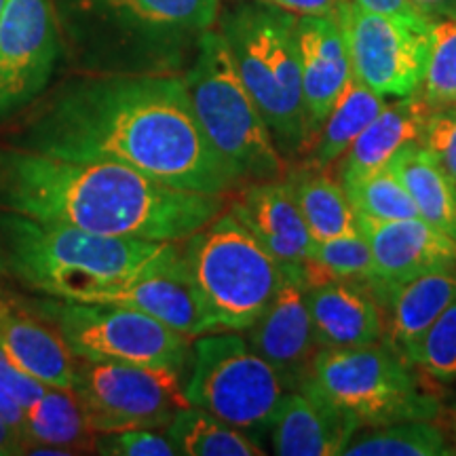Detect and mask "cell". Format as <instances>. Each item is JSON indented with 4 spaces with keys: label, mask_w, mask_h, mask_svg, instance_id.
Masks as SVG:
<instances>
[{
    "label": "cell",
    "mask_w": 456,
    "mask_h": 456,
    "mask_svg": "<svg viewBox=\"0 0 456 456\" xmlns=\"http://www.w3.org/2000/svg\"><path fill=\"white\" fill-rule=\"evenodd\" d=\"M7 125L0 144L125 165L182 191L228 197L245 184L209 142L178 74H87Z\"/></svg>",
    "instance_id": "cell-1"
},
{
    "label": "cell",
    "mask_w": 456,
    "mask_h": 456,
    "mask_svg": "<svg viewBox=\"0 0 456 456\" xmlns=\"http://www.w3.org/2000/svg\"><path fill=\"white\" fill-rule=\"evenodd\" d=\"M226 195L182 191L125 165L0 144V209L47 224L184 243L226 212Z\"/></svg>",
    "instance_id": "cell-2"
},
{
    "label": "cell",
    "mask_w": 456,
    "mask_h": 456,
    "mask_svg": "<svg viewBox=\"0 0 456 456\" xmlns=\"http://www.w3.org/2000/svg\"><path fill=\"white\" fill-rule=\"evenodd\" d=\"M0 254L9 279L28 292L100 302L178 260L182 243L98 235L0 209Z\"/></svg>",
    "instance_id": "cell-3"
},
{
    "label": "cell",
    "mask_w": 456,
    "mask_h": 456,
    "mask_svg": "<svg viewBox=\"0 0 456 456\" xmlns=\"http://www.w3.org/2000/svg\"><path fill=\"white\" fill-rule=\"evenodd\" d=\"M61 43L87 74H171L220 0H53Z\"/></svg>",
    "instance_id": "cell-4"
},
{
    "label": "cell",
    "mask_w": 456,
    "mask_h": 456,
    "mask_svg": "<svg viewBox=\"0 0 456 456\" xmlns=\"http://www.w3.org/2000/svg\"><path fill=\"white\" fill-rule=\"evenodd\" d=\"M220 32L281 155L309 144L296 15L271 4H241L220 20Z\"/></svg>",
    "instance_id": "cell-5"
},
{
    "label": "cell",
    "mask_w": 456,
    "mask_h": 456,
    "mask_svg": "<svg viewBox=\"0 0 456 456\" xmlns=\"http://www.w3.org/2000/svg\"><path fill=\"white\" fill-rule=\"evenodd\" d=\"M192 108L216 151L243 182L283 180V155L256 106L220 30L197 38V53L184 74Z\"/></svg>",
    "instance_id": "cell-6"
},
{
    "label": "cell",
    "mask_w": 456,
    "mask_h": 456,
    "mask_svg": "<svg viewBox=\"0 0 456 456\" xmlns=\"http://www.w3.org/2000/svg\"><path fill=\"white\" fill-rule=\"evenodd\" d=\"M182 252L220 332H245L254 326L285 279V265L231 212H222L188 237Z\"/></svg>",
    "instance_id": "cell-7"
},
{
    "label": "cell",
    "mask_w": 456,
    "mask_h": 456,
    "mask_svg": "<svg viewBox=\"0 0 456 456\" xmlns=\"http://www.w3.org/2000/svg\"><path fill=\"white\" fill-rule=\"evenodd\" d=\"M300 389L326 399L359 429L440 414V402L420 389L410 363L391 346L317 349Z\"/></svg>",
    "instance_id": "cell-8"
},
{
    "label": "cell",
    "mask_w": 456,
    "mask_h": 456,
    "mask_svg": "<svg viewBox=\"0 0 456 456\" xmlns=\"http://www.w3.org/2000/svg\"><path fill=\"white\" fill-rule=\"evenodd\" d=\"M20 298L60 332L78 359L169 370L182 376L191 368L192 338L138 309L41 294Z\"/></svg>",
    "instance_id": "cell-9"
},
{
    "label": "cell",
    "mask_w": 456,
    "mask_h": 456,
    "mask_svg": "<svg viewBox=\"0 0 456 456\" xmlns=\"http://www.w3.org/2000/svg\"><path fill=\"white\" fill-rule=\"evenodd\" d=\"M285 393L275 368L239 332H212L192 340L184 383L188 406L260 436L271 429Z\"/></svg>",
    "instance_id": "cell-10"
},
{
    "label": "cell",
    "mask_w": 456,
    "mask_h": 456,
    "mask_svg": "<svg viewBox=\"0 0 456 456\" xmlns=\"http://www.w3.org/2000/svg\"><path fill=\"white\" fill-rule=\"evenodd\" d=\"M184 383L169 370L81 359L74 393L94 433L167 429L188 406Z\"/></svg>",
    "instance_id": "cell-11"
},
{
    "label": "cell",
    "mask_w": 456,
    "mask_h": 456,
    "mask_svg": "<svg viewBox=\"0 0 456 456\" xmlns=\"http://www.w3.org/2000/svg\"><path fill=\"white\" fill-rule=\"evenodd\" d=\"M353 74L383 98H408L420 91L431 30L397 17L374 13L345 0L338 11Z\"/></svg>",
    "instance_id": "cell-12"
},
{
    "label": "cell",
    "mask_w": 456,
    "mask_h": 456,
    "mask_svg": "<svg viewBox=\"0 0 456 456\" xmlns=\"http://www.w3.org/2000/svg\"><path fill=\"white\" fill-rule=\"evenodd\" d=\"M61 53L53 0H7L0 15V127L45 95Z\"/></svg>",
    "instance_id": "cell-13"
},
{
    "label": "cell",
    "mask_w": 456,
    "mask_h": 456,
    "mask_svg": "<svg viewBox=\"0 0 456 456\" xmlns=\"http://www.w3.org/2000/svg\"><path fill=\"white\" fill-rule=\"evenodd\" d=\"M306 277L300 266H285V279L275 298L254 326L245 330V340L262 359L275 368L288 391L300 389L309 374L317 340L306 302Z\"/></svg>",
    "instance_id": "cell-14"
},
{
    "label": "cell",
    "mask_w": 456,
    "mask_h": 456,
    "mask_svg": "<svg viewBox=\"0 0 456 456\" xmlns=\"http://www.w3.org/2000/svg\"><path fill=\"white\" fill-rule=\"evenodd\" d=\"M357 226L374 258V281L380 300L387 289L433 271H456V239L423 218L372 220L357 216Z\"/></svg>",
    "instance_id": "cell-15"
},
{
    "label": "cell",
    "mask_w": 456,
    "mask_h": 456,
    "mask_svg": "<svg viewBox=\"0 0 456 456\" xmlns=\"http://www.w3.org/2000/svg\"><path fill=\"white\" fill-rule=\"evenodd\" d=\"M231 212L285 266L305 269L315 237L302 218L285 180L245 182L228 195Z\"/></svg>",
    "instance_id": "cell-16"
},
{
    "label": "cell",
    "mask_w": 456,
    "mask_h": 456,
    "mask_svg": "<svg viewBox=\"0 0 456 456\" xmlns=\"http://www.w3.org/2000/svg\"><path fill=\"white\" fill-rule=\"evenodd\" d=\"M0 349L38 383L72 391L77 387L81 359L51 323L4 289H0Z\"/></svg>",
    "instance_id": "cell-17"
},
{
    "label": "cell",
    "mask_w": 456,
    "mask_h": 456,
    "mask_svg": "<svg viewBox=\"0 0 456 456\" xmlns=\"http://www.w3.org/2000/svg\"><path fill=\"white\" fill-rule=\"evenodd\" d=\"M296 41L311 144L353 77V68L338 15L296 17Z\"/></svg>",
    "instance_id": "cell-18"
},
{
    "label": "cell",
    "mask_w": 456,
    "mask_h": 456,
    "mask_svg": "<svg viewBox=\"0 0 456 456\" xmlns=\"http://www.w3.org/2000/svg\"><path fill=\"white\" fill-rule=\"evenodd\" d=\"M306 302L319 349H351L383 340V306L368 283L332 279L309 285Z\"/></svg>",
    "instance_id": "cell-19"
},
{
    "label": "cell",
    "mask_w": 456,
    "mask_h": 456,
    "mask_svg": "<svg viewBox=\"0 0 456 456\" xmlns=\"http://www.w3.org/2000/svg\"><path fill=\"white\" fill-rule=\"evenodd\" d=\"M100 302L138 309L192 340L203 334L220 332L188 273L184 252L171 265L114 289Z\"/></svg>",
    "instance_id": "cell-20"
},
{
    "label": "cell",
    "mask_w": 456,
    "mask_h": 456,
    "mask_svg": "<svg viewBox=\"0 0 456 456\" xmlns=\"http://www.w3.org/2000/svg\"><path fill=\"white\" fill-rule=\"evenodd\" d=\"M359 425L332 403L306 389L288 391L271 425L273 452L279 456H336Z\"/></svg>",
    "instance_id": "cell-21"
},
{
    "label": "cell",
    "mask_w": 456,
    "mask_h": 456,
    "mask_svg": "<svg viewBox=\"0 0 456 456\" xmlns=\"http://www.w3.org/2000/svg\"><path fill=\"white\" fill-rule=\"evenodd\" d=\"M429 112L420 94L387 104L342 157V182L383 169L402 148L420 144Z\"/></svg>",
    "instance_id": "cell-22"
},
{
    "label": "cell",
    "mask_w": 456,
    "mask_h": 456,
    "mask_svg": "<svg viewBox=\"0 0 456 456\" xmlns=\"http://www.w3.org/2000/svg\"><path fill=\"white\" fill-rule=\"evenodd\" d=\"M454 300L456 271L425 273L387 289L379 302L389 311L391 349L403 357Z\"/></svg>",
    "instance_id": "cell-23"
},
{
    "label": "cell",
    "mask_w": 456,
    "mask_h": 456,
    "mask_svg": "<svg viewBox=\"0 0 456 456\" xmlns=\"http://www.w3.org/2000/svg\"><path fill=\"white\" fill-rule=\"evenodd\" d=\"M24 436L26 454H34L41 448L81 454L94 450L98 433L91 431L77 393L47 387L43 395L24 410Z\"/></svg>",
    "instance_id": "cell-24"
},
{
    "label": "cell",
    "mask_w": 456,
    "mask_h": 456,
    "mask_svg": "<svg viewBox=\"0 0 456 456\" xmlns=\"http://www.w3.org/2000/svg\"><path fill=\"white\" fill-rule=\"evenodd\" d=\"M389 167L406 186L420 218L456 239V186L423 144H410L391 159Z\"/></svg>",
    "instance_id": "cell-25"
},
{
    "label": "cell",
    "mask_w": 456,
    "mask_h": 456,
    "mask_svg": "<svg viewBox=\"0 0 456 456\" xmlns=\"http://www.w3.org/2000/svg\"><path fill=\"white\" fill-rule=\"evenodd\" d=\"M283 180L288 182L315 241L359 232L357 212L346 197L345 186L342 182L330 178L326 169L309 165L292 171Z\"/></svg>",
    "instance_id": "cell-26"
},
{
    "label": "cell",
    "mask_w": 456,
    "mask_h": 456,
    "mask_svg": "<svg viewBox=\"0 0 456 456\" xmlns=\"http://www.w3.org/2000/svg\"><path fill=\"white\" fill-rule=\"evenodd\" d=\"M385 106L383 95L366 87L353 74L313 140V167L328 169L345 157L359 134L379 117Z\"/></svg>",
    "instance_id": "cell-27"
},
{
    "label": "cell",
    "mask_w": 456,
    "mask_h": 456,
    "mask_svg": "<svg viewBox=\"0 0 456 456\" xmlns=\"http://www.w3.org/2000/svg\"><path fill=\"white\" fill-rule=\"evenodd\" d=\"M178 454L186 456H265L258 440L201 408H182L167 425Z\"/></svg>",
    "instance_id": "cell-28"
},
{
    "label": "cell",
    "mask_w": 456,
    "mask_h": 456,
    "mask_svg": "<svg viewBox=\"0 0 456 456\" xmlns=\"http://www.w3.org/2000/svg\"><path fill=\"white\" fill-rule=\"evenodd\" d=\"M456 450L436 420H402L363 427L346 444V456H446Z\"/></svg>",
    "instance_id": "cell-29"
},
{
    "label": "cell",
    "mask_w": 456,
    "mask_h": 456,
    "mask_svg": "<svg viewBox=\"0 0 456 456\" xmlns=\"http://www.w3.org/2000/svg\"><path fill=\"white\" fill-rule=\"evenodd\" d=\"M306 285L323 281H374V258L362 232L319 239L313 245L311 260L305 266Z\"/></svg>",
    "instance_id": "cell-30"
},
{
    "label": "cell",
    "mask_w": 456,
    "mask_h": 456,
    "mask_svg": "<svg viewBox=\"0 0 456 456\" xmlns=\"http://www.w3.org/2000/svg\"><path fill=\"white\" fill-rule=\"evenodd\" d=\"M346 197L357 216L372 220H406L420 218L419 209L389 165L370 171L349 182H342Z\"/></svg>",
    "instance_id": "cell-31"
},
{
    "label": "cell",
    "mask_w": 456,
    "mask_h": 456,
    "mask_svg": "<svg viewBox=\"0 0 456 456\" xmlns=\"http://www.w3.org/2000/svg\"><path fill=\"white\" fill-rule=\"evenodd\" d=\"M419 94L429 108L456 104V17L433 21Z\"/></svg>",
    "instance_id": "cell-32"
},
{
    "label": "cell",
    "mask_w": 456,
    "mask_h": 456,
    "mask_svg": "<svg viewBox=\"0 0 456 456\" xmlns=\"http://www.w3.org/2000/svg\"><path fill=\"white\" fill-rule=\"evenodd\" d=\"M410 368L420 370L436 383L456 380V300L431 328L403 353Z\"/></svg>",
    "instance_id": "cell-33"
},
{
    "label": "cell",
    "mask_w": 456,
    "mask_h": 456,
    "mask_svg": "<svg viewBox=\"0 0 456 456\" xmlns=\"http://www.w3.org/2000/svg\"><path fill=\"white\" fill-rule=\"evenodd\" d=\"M94 452L104 456H175L178 450L165 429H127L98 433Z\"/></svg>",
    "instance_id": "cell-34"
},
{
    "label": "cell",
    "mask_w": 456,
    "mask_h": 456,
    "mask_svg": "<svg viewBox=\"0 0 456 456\" xmlns=\"http://www.w3.org/2000/svg\"><path fill=\"white\" fill-rule=\"evenodd\" d=\"M420 144L437 159L456 186V104L431 108Z\"/></svg>",
    "instance_id": "cell-35"
},
{
    "label": "cell",
    "mask_w": 456,
    "mask_h": 456,
    "mask_svg": "<svg viewBox=\"0 0 456 456\" xmlns=\"http://www.w3.org/2000/svg\"><path fill=\"white\" fill-rule=\"evenodd\" d=\"M359 7L374 11V13H383L397 17V20L406 21V24L420 28V30H431L433 21L427 20V17L416 9L412 0H353Z\"/></svg>",
    "instance_id": "cell-36"
},
{
    "label": "cell",
    "mask_w": 456,
    "mask_h": 456,
    "mask_svg": "<svg viewBox=\"0 0 456 456\" xmlns=\"http://www.w3.org/2000/svg\"><path fill=\"white\" fill-rule=\"evenodd\" d=\"M260 3L271 4V7H277L296 17H328L338 15L345 0H260Z\"/></svg>",
    "instance_id": "cell-37"
},
{
    "label": "cell",
    "mask_w": 456,
    "mask_h": 456,
    "mask_svg": "<svg viewBox=\"0 0 456 456\" xmlns=\"http://www.w3.org/2000/svg\"><path fill=\"white\" fill-rule=\"evenodd\" d=\"M0 423L13 433L15 437H20L21 444L26 448V436H24V408L21 403L13 397V393L7 389V385L0 380Z\"/></svg>",
    "instance_id": "cell-38"
},
{
    "label": "cell",
    "mask_w": 456,
    "mask_h": 456,
    "mask_svg": "<svg viewBox=\"0 0 456 456\" xmlns=\"http://www.w3.org/2000/svg\"><path fill=\"white\" fill-rule=\"evenodd\" d=\"M412 3L431 21L456 17V0H412Z\"/></svg>",
    "instance_id": "cell-39"
},
{
    "label": "cell",
    "mask_w": 456,
    "mask_h": 456,
    "mask_svg": "<svg viewBox=\"0 0 456 456\" xmlns=\"http://www.w3.org/2000/svg\"><path fill=\"white\" fill-rule=\"evenodd\" d=\"M13 454H26L24 444L20 437H15L7 427L0 423V456H13Z\"/></svg>",
    "instance_id": "cell-40"
},
{
    "label": "cell",
    "mask_w": 456,
    "mask_h": 456,
    "mask_svg": "<svg viewBox=\"0 0 456 456\" xmlns=\"http://www.w3.org/2000/svg\"><path fill=\"white\" fill-rule=\"evenodd\" d=\"M0 279H9L7 266H4V260H3V254H0Z\"/></svg>",
    "instance_id": "cell-41"
},
{
    "label": "cell",
    "mask_w": 456,
    "mask_h": 456,
    "mask_svg": "<svg viewBox=\"0 0 456 456\" xmlns=\"http://www.w3.org/2000/svg\"><path fill=\"white\" fill-rule=\"evenodd\" d=\"M4 4H7V0H0V15H3V9H4Z\"/></svg>",
    "instance_id": "cell-42"
}]
</instances>
